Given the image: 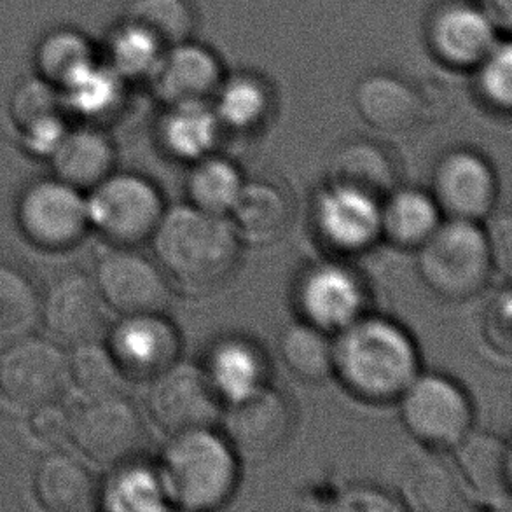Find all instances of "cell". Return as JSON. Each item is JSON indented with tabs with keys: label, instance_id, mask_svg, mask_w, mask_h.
Returning <instances> with one entry per match:
<instances>
[{
	"label": "cell",
	"instance_id": "4316f807",
	"mask_svg": "<svg viewBox=\"0 0 512 512\" xmlns=\"http://www.w3.org/2000/svg\"><path fill=\"white\" fill-rule=\"evenodd\" d=\"M221 128L207 102H182L167 105L158 126V139L170 158L191 165L215 153Z\"/></svg>",
	"mask_w": 512,
	"mask_h": 512
},
{
	"label": "cell",
	"instance_id": "cb8c5ba5",
	"mask_svg": "<svg viewBox=\"0 0 512 512\" xmlns=\"http://www.w3.org/2000/svg\"><path fill=\"white\" fill-rule=\"evenodd\" d=\"M355 109L366 125L381 133H406L423 116V102L406 81L390 74H373L357 84Z\"/></svg>",
	"mask_w": 512,
	"mask_h": 512
},
{
	"label": "cell",
	"instance_id": "83f0119b",
	"mask_svg": "<svg viewBox=\"0 0 512 512\" xmlns=\"http://www.w3.org/2000/svg\"><path fill=\"white\" fill-rule=\"evenodd\" d=\"M34 492L46 511L86 512L97 506L100 490L76 458L67 453H51L35 469Z\"/></svg>",
	"mask_w": 512,
	"mask_h": 512
},
{
	"label": "cell",
	"instance_id": "ac0fdd59",
	"mask_svg": "<svg viewBox=\"0 0 512 512\" xmlns=\"http://www.w3.org/2000/svg\"><path fill=\"white\" fill-rule=\"evenodd\" d=\"M427 41L444 65L476 69L499 39L497 27L481 7L465 0H451L430 16Z\"/></svg>",
	"mask_w": 512,
	"mask_h": 512
},
{
	"label": "cell",
	"instance_id": "8d00e7d4",
	"mask_svg": "<svg viewBox=\"0 0 512 512\" xmlns=\"http://www.w3.org/2000/svg\"><path fill=\"white\" fill-rule=\"evenodd\" d=\"M69 360V376L88 399L121 392L123 374L119 373L107 346L97 340L76 345Z\"/></svg>",
	"mask_w": 512,
	"mask_h": 512
},
{
	"label": "cell",
	"instance_id": "2e32d148",
	"mask_svg": "<svg viewBox=\"0 0 512 512\" xmlns=\"http://www.w3.org/2000/svg\"><path fill=\"white\" fill-rule=\"evenodd\" d=\"M105 346L125 380L149 381L180 359L182 340L165 312L137 313L121 317Z\"/></svg>",
	"mask_w": 512,
	"mask_h": 512
},
{
	"label": "cell",
	"instance_id": "277c9868",
	"mask_svg": "<svg viewBox=\"0 0 512 512\" xmlns=\"http://www.w3.org/2000/svg\"><path fill=\"white\" fill-rule=\"evenodd\" d=\"M415 252L423 284L446 301L476 298L495 271L481 222L444 217Z\"/></svg>",
	"mask_w": 512,
	"mask_h": 512
},
{
	"label": "cell",
	"instance_id": "5bb4252c",
	"mask_svg": "<svg viewBox=\"0 0 512 512\" xmlns=\"http://www.w3.org/2000/svg\"><path fill=\"white\" fill-rule=\"evenodd\" d=\"M18 224L35 247L63 250L83 240L90 219L86 201L77 189L62 180L44 179L21 194Z\"/></svg>",
	"mask_w": 512,
	"mask_h": 512
},
{
	"label": "cell",
	"instance_id": "f1b7e54d",
	"mask_svg": "<svg viewBox=\"0 0 512 512\" xmlns=\"http://www.w3.org/2000/svg\"><path fill=\"white\" fill-rule=\"evenodd\" d=\"M116 153L111 140L95 130H79L63 135L51 151L55 179L86 191L97 187L114 172Z\"/></svg>",
	"mask_w": 512,
	"mask_h": 512
},
{
	"label": "cell",
	"instance_id": "e0dca14e",
	"mask_svg": "<svg viewBox=\"0 0 512 512\" xmlns=\"http://www.w3.org/2000/svg\"><path fill=\"white\" fill-rule=\"evenodd\" d=\"M455 451V469L467 500L481 509L512 511V453L502 436L472 429Z\"/></svg>",
	"mask_w": 512,
	"mask_h": 512
},
{
	"label": "cell",
	"instance_id": "74e56055",
	"mask_svg": "<svg viewBox=\"0 0 512 512\" xmlns=\"http://www.w3.org/2000/svg\"><path fill=\"white\" fill-rule=\"evenodd\" d=\"M163 49L146 28L130 20L112 37V62L119 76H144L158 67Z\"/></svg>",
	"mask_w": 512,
	"mask_h": 512
},
{
	"label": "cell",
	"instance_id": "9a60e30c",
	"mask_svg": "<svg viewBox=\"0 0 512 512\" xmlns=\"http://www.w3.org/2000/svg\"><path fill=\"white\" fill-rule=\"evenodd\" d=\"M95 284L104 305L123 315L165 312L172 298V284L156 259L133 247L107 252L97 264Z\"/></svg>",
	"mask_w": 512,
	"mask_h": 512
},
{
	"label": "cell",
	"instance_id": "f546056e",
	"mask_svg": "<svg viewBox=\"0 0 512 512\" xmlns=\"http://www.w3.org/2000/svg\"><path fill=\"white\" fill-rule=\"evenodd\" d=\"M104 490L98 492V502L105 511L161 512L170 511L167 493L156 465L140 458L116 465Z\"/></svg>",
	"mask_w": 512,
	"mask_h": 512
},
{
	"label": "cell",
	"instance_id": "d6a6232c",
	"mask_svg": "<svg viewBox=\"0 0 512 512\" xmlns=\"http://www.w3.org/2000/svg\"><path fill=\"white\" fill-rule=\"evenodd\" d=\"M11 118L34 151H53L63 135L60 102L44 84L28 83L11 102Z\"/></svg>",
	"mask_w": 512,
	"mask_h": 512
},
{
	"label": "cell",
	"instance_id": "6da1fadb",
	"mask_svg": "<svg viewBox=\"0 0 512 512\" xmlns=\"http://www.w3.org/2000/svg\"><path fill=\"white\" fill-rule=\"evenodd\" d=\"M149 242L168 282L189 296H205L226 284L243 249L226 215L208 214L187 201L167 207Z\"/></svg>",
	"mask_w": 512,
	"mask_h": 512
},
{
	"label": "cell",
	"instance_id": "836d02e7",
	"mask_svg": "<svg viewBox=\"0 0 512 512\" xmlns=\"http://www.w3.org/2000/svg\"><path fill=\"white\" fill-rule=\"evenodd\" d=\"M278 352L299 380L317 383L333 376V334L305 320L284 327L278 336Z\"/></svg>",
	"mask_w": 512,
	"mask_h": 512
},
{
	"label": "cell",
	"instance_id": "ba28073f",
	"mask_svg": "<svg viewBox=\"0 0 512 512\" xmlns=\"http://www.w3.org/2000/svg\"><path fill=\"white\" fill-rule=\"evenodd\" d=\"M296 411L291 397L266 385L243 401L224 406L219 430L242 464H263L291 441Z\"/></svg>",
	"mask_w": 512,
	"mask_h": 512
},
{
	"label": "cell",
	"instance_id": "52a82bcc",
	"mask_svg": "<svg viewBox=\"0 0 512 512\" xmlns=\"http://www.w3.org/2000/svg\"><path fill=\"white\" fill-rule=\"evenodd\" d=\"M69 437L93 462L116 467L140 458L147 429L139 408L116 392L84 402L76 415L70 416Z\"/></svg>",
	"mask_w": 512,
	"mask_h": 512
},
{
	"label": "cell",
	"instance_id": "1f68e13d",
	"mask_svg": "<svg viewBox=\"0 0 512 512\" xmlns=\"http://www.w3.org/2000/svg\"><path fill=\"white\" fill-rule=\"evenodd\" d=\"M215 116L222 128L249 133L257 130L271 112V91L261 77L238 74L228 81L222 79L217 90Z\"/></svg>",
	"mask_w": 512,
	"mask_h": 512
},
{
	"label": "cell",
	"instance_id": "5b68a950",
	"mask_svg": "<svg viewBox=\"0 0 512 512\" xmlns=\"http://www.w3.org/2000/svg\"><path fill=\"white\" fill-rule=\"evenodd\" d=\"M395 402L402 425L432 450H453L474 429L471 395L448 374L420 371Z\"/></svg>",
	"mask_w": 512,
	"mask_h": 512
},
{
	"label": "cell",
	"instance_id": "d4e9b609",
	"mask_svg": "<svg viewBox=\"0 0 512 512\" xmlns=\"http://www.w3.org/2000/svg\"><path fill=\"white\" fill-rule=\"evenodd\" d=\"M401 167L394 153L376 140H348L329 161L327 182L359 189L383 200L401 182Z\"/></svg>",
	"mask_w": 512,
	"mask_h": 512
},
{
	"label": "cell",
	"instance_id": "8fae6325",
	"mask_svg": "<svg viewBox=\"0 0 512 512\" xmlns=\"http://www.w3.org/2000/svg\"><path fill=\"white\" fill-rule=\"evenodd\" d=\"M380 203L359 189L326 182L310 207L313 233L336 256H360L381 240Z\"/></svg>",
	"mask_w": 512,
	"mask_h": 512
},
{
	"label": "cell",
	"instance_id": "8992f818",
	"mask_svg": "<svg viewBox=\"0 0 512 512\" xmlns=\"http://www.w3.org/2000/svg\"><path fill=\"white\" fill-rule=\"evenodd\" d=\"M88 219L93 228L118 247L149 242L167 210L153 180L137 173H114L91 189Z\"/></svg>",
	"mask_w": 512,
	"mask_h": 512
},
{
	"label": "cell",
	"instance_id": "7402d4cb",
	"mask_svg": "<svg viewBox=\"0 0 512 512\" xmlns=\"http://www.w3.org/2000/svg\"><path fill=\"white\" fill-rule=\"evenodd\" d=\"M399 504L418 512H448L469 507L455 465L441 451L423 446L406 460L399 478Z\"/></svg>",
	"mask_w": 512,
	"mask_h": 512
},
{
	"label": "cell",
	"instance_id": "484cf974",
	"mask_svg": "<svg viewBox=\"0 0 512 512\" xmlns=\"http://www.w3.org/2000/svg\"><path fill=\"white\" fill-rule=\"evenodd\" d=\"M443 219L427 189L399 184L380 203L381 240L397 249L416 250Z\"/></svg>",
	"mask_w": 512,
	"mask_h": 512
},
{
	"label": "cell",
	"instance_id": "30bf717a",
	"mask_svg": "<svg viewBox=\"0 0 512 512\" xmlns=\"http://www.w3.org/2000/svg\"><path fill=\"white\" fill-rule=\"evenodd\" d=\"M147 383L149 415L168 436L219 427L224 404L210 387L200 364L180 357Z\"/></svg>",
	"mask_w": 512,
	"mask_h": 512
},
{
	"label": "cell",
	"instance_id": "ffe728a7",
	"mask_svg": "<svg viewBox=\"0 0 512 512\" xmlns=\"http://www.w3.org/2000/svg\"><path fill=\"white\" fill-rule=\"evenodd\" d=\"M41 317L58 340L81 345L102 333L104 299L93 278L67 273L51 285L41 303Z\"/></svg>",
	"mask_w": 512,
	"mask_h": 512
},
{
	"label": "cell",
	"instance_id": "44dd1931",
	"mask_svg": "<svg viewBox=\"0 0 512 512\" xmlns=\"http://www.w3.org/2000/svg\"><path fill=\"white\" fill-rule=\"evenodd\" d=\"M294 217L291 194L268 179H245L228 219L242 245L270 247L289 231Z\"/></svg>",
	"mask_w": 512,
	"mask_h": 512
},
{
	"label": "cell",
	"instance_id": "ee69618b",
	"mask_svg": "<svg viewBox=\"0 0 512 512\" xmlns=\"http://www.w3.org/2000/svg\"><path fill=\"white\" fill-rule=\"evenodd\" d=\"M70 415L56 402L34 408L30 416V432L41 443H58L69 437Z\"/></svg>",
	"mask_w": 512,
	"mask_h": 512
},
{
	"label": "cell",
	"instance_id": "f35d334b",
	"mask_svg": "<svg viewBox=\"0 0 512 512\" xmlns=\"http://www.w3.org/2000/svg\"><path fill=\"white\" fill-rule=\"evenodd\" d=\"M39 69L51 81L70 84L91 69L90 49L74 34L53 35L39 49Z\"/></svg>",
	"mask_w": 512,
	"mask_h": 512
},
{
	"label": "cell",
	"instance_id": "bcb514c9",
	"mask_svg": "<svg viewBox=\"0 0 512 512\" xmlns=\"http://www.w3.org/2000/svg\"><path fill=\"white\" fill-rule=\"evenodd\" d=\"M479 7L492 20L493 25L509 30L512 23V0H479Z\"/></svg>",
	"mask_w": 512,
	"mask_h": 512
},
{
	"label": "cell",
	"instance_id": "60d3db41",
	"mask_svg": "<svg viewBox=\"0 0 512 512\" xmlns=\"http://www.w3.org/2000/svg\"><path fill=\"white\" fill-rule=\"evenodd\" d=\"M70 88L79 86V95L76 93V104L84 112H104L111 107L119 95V84L116 76H109L97 70H86L83 76L67 84Z\"/></svg>",
	"mask_w": 512,
	"mask_h": 512
},
{
	"label": "cell",
	"instance_id": "e575fe53",
	"mask_svg": "<svg viewBox=\"0 0 512 512\" xmlns=\"http://www.w3.org/2000/svg\"><path fill=\"white\" fill-rule=\"evenodd\" d=\"M41 319V299L34 285L9 264L0 263V340L30 336Z\"/></svg>",
	"mask_w": 512,
	"mask_h": 512
},
{
	"label": "cell",
	"instance_id": "603a6c76",
	"mask_svg": "<svg viewBox=\"0 0 512 512\" xmlns=\"http://www.w3.org/2000/svg\"><path fill=\"white\" fill-rule=\"evenodd\" d=\"M154 88L167 105L207 102L222 83L219 58L196 42L172 46L154 69Z\"/></svg>",
	"mask_w": 512,
	"mask_h": 512
},
{
	"label": "cell",
	"instance_id": "7a4b0ae2",
	"mask_svg": "<svg viewBox=\"0 0 512 512\" xmlns=\"http://www.w3.org/2000/svg\"><path fill=\"white\" fill-rule=\"evenodd\" d=\"M420 371L415 338L390 317L367 310L333 336V376L359 401L395 402Z\"/></svg>",
	"mask_w": 512,
	"mask_h": 512
},
{
	"label": "cell",
	"instance_id": "ab89813d",
	"mask_svg": "<svg viewBox=\"0 0 512 512\" xmlns=\"http://www.w3.org/2000/svg\"><path fill=\"white\" fill-rule=\"evenodd\" d=\"M478 91L488 107L509 112L512 105V48L497 42L478 67Z\"/></svg>",
	"mask_w": 512,
	"mask_h": 512
},
{
	"label": "cell",
	"instance_id": "d6986e66",
	"mask_svg": "<svg viewBox=\"0 0 512 512\" xmlns=\"http://www.w3.org/2000/svg\"><path fill=\"white\" fill-rule=\"evenodd\" d=\"M224 406L270 385V360L263 346L243 334H224L208 346L200 364Z\"/></svg>",
	"mask_w": 512,
	"mask_h": 512
},
{
	"label": "cell",
	"instance_id": "d590c367",
	"mask_svg": "<svg viewBox=\"0 0 512 512\" xmlns=\"http://www.w3.org/2000/svg\"><path fill=\"white\" fill-rule=\"evenodd\" d=\"M130 20L146 28L163 48L191 41L193 7L187 0H135Z\"/></svg>",
	"mask_w": 512,
	"mask_h": 512
},
{
	"label": "cell",
	"instance_id": "7bdbcfd3",
	"mask_svg": "<svg viewBox=\"0 0 512 512\" xmlns=\"http://www.w3.org/2000/svg\"><path fill=\"white\" fill-rule=\"evenodd\" d=\"M486 242L492 256L493 270L511 273L512 263V221L509 212H497V208L485 219ZM483 221V222H485Z\"/></svg>",
	"mask_w": 512,
	"mask_h": 512
},
{
	"label": "cell",
	"instance_id": "4dcf8cb0",
	"mask_svg": "<svg viewBox=\"0 0 512 512\" xmlns=\"http://www.w3.org/2000/svg\"><path fill=\"white\" fill-rule=\"evenodd\" d=\"M245 179L247 177L235 161L221 154H208L191 163L187 172V203L208 214L228 217Z\"/></svg>",
	"mask_w": 512,
	"mask_h": 512
},
{
	"label": "cell",
	"instance_id": "f6af8a7d",
	"mask_svg": "<svg viewBox=\"0 0 512 512\" xmlns=\"http://www.w3.org/2000/svg\"><path fill=\"white\" fill-rule=\"evenodd\" d=\"M346 509H402L399 500H392L385 493L378 492L376 488H355L345 504Z\"/></svg>",
	"mask_w": 512,
	"mask_h": 512
},
{
	"label": "cell",
	"instance_id": "4fadbf2b",
	"mask_svg": "<svg viewBox=\"0 0 512 512\" xmlns=\"http://www.w3.org/2000/svg\"><path fill=\"white\" fill-rule=\"evenodd\" d=\"M0 355V394L20 408L56 402L65 392L69 359L51 341L32 334Z\"/></svg>",
	"mask_w": 512,
	"mask_h": 512
},
{
	"label": "cell",
	"instance_id": "7c38bea8",
	"mask_svg": "<svg viewBox=\"0 0 512 512\" xmlns=\"http://www.w3.org/2000/svg\"><path fill=\"white\" fill-rule=\"evenodd\" d=\"M499 177L483 154L450 149L436 161L429 193L446 219L485 221L497 208Z\"/></svg>",
	"mask_w": 512,
	"mask_h": 512
},
{
	"label": "cell",
	"instance_id": "b9f144b4",
	"mask_svg": "<svg viewBox=\"0 0 512 512\" xmlns=\"http://www.w3.org/2000/svg\"><path fill=\"white\" fill-rule=\"evenodd\" d=\"M512 299L509 287L493 296L486 308L485 336L495 352L511 353Z\"/></svg>",
	"mask_w": 512,
	"mask_h": 512
},
{
	"label": "cell",
	"instance_id": "9c48e42d",
	"mask_svg": "<svg viewBox=\"0 0 512 512\" xmlns=\"http://www.w3.org/2000/svg\"><path fill=\"white\" fill-rule=\"evenodd\" d=\"M292 298L299 320L334 336L367 312L369 294L353 266L340 259H324L299 273Z\"/></svg>",
	"mask_w": 512,
	"mask_h": 512
},
{
	"label": "cell",
	"instance_id": "3957f363",
	"mask_svg": "<svg viewBox=\"0 0 512 512\" xmlns=\"http://www.w3.org/2000/svg\"><path fill=\"white\" fill-rule=\"evenodd\" d=\"M156 467L172 509L205 512L233 499L242 462L219 427H207L168 436Z\"/></svg>",
	"mask_w": 512,
	"mask_h": 512
}]
</instances>
